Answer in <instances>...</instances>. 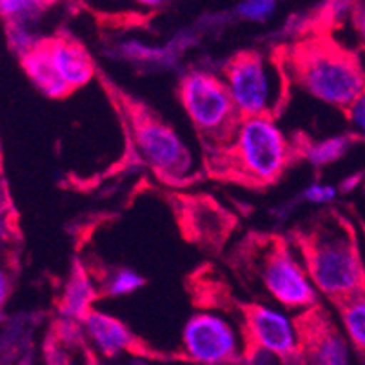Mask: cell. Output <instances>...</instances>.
Wrapping results in <instances>:
<instances>
[{
	"label": "cell",
	"instance_id": "2e32d148",
	"mask_svg": "<svg viewBox=\"0 0 365 365\" xmlns=\"http://www.w3.org/2000/svg\"><path fill=\"white\" fill-rule=\"evenodd\" d=\"M356 140L358 138L353 133H340V135H331V137L304 142L298 153L313 168H325V165L336 164L338 160H341L351 151Z\"/></svg>",
	"mask_w": 365,
	"mask_h": 365
},
{
	"label": "cell",
	"instance_id": "d4e9b609",
	"mask_svg": "<svg viewBox=\"0 0 365 365\" xmlns=\"http://www.w3.org/2000/svg\"><path fill=\"white\" fill-rule=\"evenodd\" d=\"M9 291H11V284H9V277L4 269L0 267V305L4 304L9 297Z\"/></svg>",
	"mask_w": 365,
	"mask_h": 365
},
{
	"label": "cell",
	"instance_id": "277c9868",
	"mask_svg": "<svg viewBox=\"0 0 365 365\" xmlns=\"http://www.w3.org/2000/svg\"><path fill=\"white\" fill-rule=\"evenodd\" d=\"M231 164L244 180L273 184L284 175L294 151L274 117L240 118L229 142Z\"/></svg>",
	"mask_w": 365,
	"mask_h": 365
},
{
	"label": "cell",
	"instance_id": "6da1fadb",
	"mask_svg": "<svg viewBox=\"0 0 365 365\" xmlns=\"http://www.w3.org/2000/svg\"><path fill=\"white\" fill-rule=\"evenodd\" d=\"M302 257L318 294L341 304L365 293V269L353 229L338 215L320 218L302 240Z\"/></svg>",
	"mask_w": 365,
	"mask_h": 365
},
{
	"label": "cell",
	"instance_id": "5bb4252c",
	"mask_svg": "<svg viewBox=\"0 0 365 365\" xmlns=\"http://www.w3.org/2000/svg\"><path fill=\"white\" fill-rule=\"evenodd\" d=\"M98 297L97 284L91 280L84 269H76L73 271L71 277L68 278L64 291H62L61 304H58V311H61V318L64 320H71L81 324L93 309H95V300Z\"/></svg>",
	"mask_w": 365,
	"mask_h": 365
},
{
	"label": "cell",
	"instance_id": "52a82bcc",
	"mask_svg": "<svg viewBox=\"0 0 365 365\" xmlns=\"http://www.w3.org/2000/svg\"><path fill=\"white\" fill-rule=\"evenodd\" d=\"M131 135L140 160L158 177L169 182H184L191 177L193 153L171 125L148 113H137L131 122Z\"/></svg>",
	"mask_w": 365,
	"mask_h": 365
},
{
	"label": "cell",
	"instance_id": "8992f818",
	"mask_svg": "<svg viewBox=\"0 0 365 365\" xmlns=\"http://www.w3.org/2000/svg\"><path fill=\"white\" fill-rule=\"evenodd\" d=\"M182 353L198 365H231L244 360L249 344L231 318L217 311H198L184 324Z\"/></svg>",
	"mask_w": 365,
	"mask_h": 365
},
{
	"label": "cell",
	"instance_id": "5b68a950",
	"mask_svg": "<svg viewBox=\"0 0 365 365\" xmlns=\"http://www.w3.org/2000/svg\"><path fill=\"white\" fill-rule=\"evenodd\" d=\"M178 98L189 122L211 144L231 142L238 117L224 78L207 69L184 73L178 84Z\"/></svg>",
	"mask_w": 365,
	"mask_h": 365
},
{
	"label": "cell",
	"instance_id": "603a6c76",
	"mask_svg": "<svg viewBox=\"0 0 365 365\" xmlns=\"http://www.w3.org/2000/svg\"><path fill=\"white\" fill-rule=\"evenodd\" d=\"M349 21L353 24L354 31L358 33V36H360L365 44V2H353Z\"/></svg>",
	"mask_w": 365,
	"mask_h": 365
},
{
	"label": "cell",
	"instance_id": "cb8c5ba5",
	"mask_svg": "<svg viewBox=\"0 0 365 365\" xmlns=\"http://www.w3.org/2000/svg\"><path fill=\"white\" fill-rule=\"evenodd\" d=\"M361 182V175L354 173V175H349L347 178L340 182V187H338V193H351L354 189L358 187V184Z\"/></svg>",
	"mask_w": 365,
	"mask_h": 365
},
{
	"label": "cell",
	"instance_id": "e0dca14e",
	"mask_svg": "<svg viewBox=\"0 0 365 365\" xmlns=\"http://www.w3.org/2000/svg\"><path fill=\"white\" fill-rule=\"evenodd\" d=\"M338 305H340V320L344 327L341 333L349 341L351 349L365 358V293L356 294Z\"/></svg>",
	"mask_w": 365,
	"mask_h": 365
},
{
	"label": "cell",
	"instance_id": "ba28073f",
	"mask_svg": "<svg viewBox=\"0 0 365 365\" xmlns=\"http://www.w3.org/2000/svg\"><path fill=\"white\" fill-rule=\"evenodd\" d=\"M258 278L265 293L282 309L307 313L317 307L318 291L313 280L304 262L285 244L269 245L258 267Z\"/></svg>",
	"mask_w": 365,
	"mask_h": 365
},
{
	"label": "cell",
	"instance_id": "7a4b0ae2",
	"mask_svg": "<svg viewBox=\"0 0 365 365\" xmlns=\"http://www.w3.org/2000/svg\"><path fill=\"white\" fill-rule=\"evenodd\" d=\"M285 75L309 97L347 109L365 89V71L354 53L329 41H307L284 56Z\"/></svg>",
	"mask_w": 365,
	"mask_h": 365
},
{
	"label": "cell",
	"instance_id": "d6986e66",
	"mask_svg": "<svg viewBox=\"0 0 365 365\" xmlns=\"http://www.w3.org/2000/svg\"><path fill=\"white\" fill-rule=\"evenodd\" d=\"M145 280L138 271L131 267H117L111 269L104 274L101 284V291L106 297L122 298L137 293L144 287Z\"/></svg>",
	"mask_w": 365,
	"mask_h": 365
},
{
	"label": "cell",
	"instance_id": "30bf717a",
	"mask_svg": "<svg viewBox=\"0 0 365 365\" xmlns=\"http://www.w3.org/2000/svg\"><path fill=\"white\" fill-rule=\"evenodd\" d=\"M302 351L298 365H351V345L327 318L314 314L300 322Z\"/></svg>",
	"mask_w": 365,
	"mask_h": 365
},
{
	"label": "cell",
	"instance_id": "7402d4cb",
	"mask_svg": "<svg viewBox=\"0 0 365 365\" xmlns=\"http://www.w3.org/2000/svg\"><path fill=\"white\" fill-rule=\"evenodd\" d=\"M345 115H347L351 133L356 138L365 140V89L360 93V97L345 109Z\"/></svg>",
	"mask_w": 365,
	"mask_h": 365
},
{
	"label": "cell",
	"instance_id": "3957f363",
	"mask_svg": "<svg viewBox=\"0 0 365 365\" xmlns=\"http://www.w3.org/2000/svg\"><path fill=\"white\" fill-rule=\"evenodd\" d=\"M238 117H274L284 104L287 75L284 64L260 51H242L222 73Z\"/></svg>",
	"mask_w": 365,
	"mask_h": 365
},
{
	"label": "cell",
	"instance_id": "484cf974",
	"mask_svg": "<svg viewBox=\"0 0 365 365\" xmlns=\"http://www.w3.org/2000/svg\"><path fill=\"white\" fill-rule=\"evenodd\" d=\"M356 55H358V58H360V64H361V68H364V71H365V44H361L360 53H356Z\"/></svg>",
	"mask_w": 365,
	"mask_h": 365
},
{
	"label": "cell",
	"instance_id": "7c38bea8",
	"mask_svg": "<svg viewBox=\"0 0 365 365\" xmlns=\"http://www.w3.org/2000/svg\"><path fill=\"white\" fill-rule=\"evenodd\" d=\"M81 329L91 351L104 358L128 353L135 344V336L124 322L97 307L81 322Z\"/></svg>",
	"mask_w": 365,
	"mask_h": 365
},
{
	"label": "cell",
	"instance_id": "ac0fdd59",
	"mask_svg": "<svg viewBox=\"0 0 365 365\" xmlns=\"http://www.w3.org/2000/svg\"><path fill=\"white\" fill-rule=\"evenodd\" d=\"M49 2H38V0H0V16L4 19L6 26H22V28L33 29L46 9L51 8Z\"/></svg>",
	"mask_w": 365,
	"mask_h": 365
},
{
	"label": "cell",
	"instance_id": "4fadbf2b",
	"mask_svg": "<svg viewBox=\"0 0 365 365\" xmlns=\"http://www.w3.org/2000/svg\"><path fill=\"white\" fill-rule=\"evenodd\" d=\"M46 365H95L81 324L64 318L56 322L46 344Z\"/></svg>",
	"mask_w": 365,
	"mask_h": 365
},
{
	"label": "cell",
	"instance_id": "ffe728a7",
	"mask_svg": "<svg viewBox=\"0 0 365 365\" xmlns=\"http://www.w3.org/2000/svg\"><path fill=\"white\" fill-rule=\"evenodd\" d=\"M278 4L273 0H244L235 6V15L251 24H265L277 15Z\"/></svg>",
	"mask_w": 365,
	"mask_h": 365
},
{
	"label": "cell",
	"instance_id": "44dd1931",
	"mask_svg": "<svg viewBox=\"0 0 365 365\" xmlns=\"http://www.w3.org/2000/svg\"><path fill=\"white\" fill-rule=\"evenodd\" d=\"M338 187L331 184H322V182H313L302 191V198L307 204L313 205H327L336 200Z\"/></svg>",
	"mask_w": 365,
	"mask_h": 365
},
{
	"label": "cell",
	"instance_id": "9c48e42d",
	"mask_svg": "<svg viewBox=\"0 0 365 365\" xmlns=\"http://www.w3.org/2000/svg\"><path fill=\"white\" fill-rule=\"evenodd\" d=\"M244 333L249 351L269 354L285 364H298L302 351L300 320L278 305L255 304L245 309Z\"/></svg>",
	"mask_w": 365,
	"mask_h": 365
},
{
	"label": "cell",
	"instance_id": "9a60e30c",
	"mask_svg": "<svg viewBox=\"0 0 365 365\" xmlns=\"http://www.w3.org/2000/svg\"><path fill=\"white\" fill-rule=\"evenodd\" d=\"M21 58L26 76H28L29 81H31V84L35 86L44 97L53 98V101H62V98L71 95V91H69V89L62 84L61 78L56 76L42 42L36 46L35 49H31L28 55L21 56Z\"/></svg>",
	"mask_w": 365,
	"mask_h": 365
},
{
	"label": "cell",
	"instance_id": "8fae6325",
	"mask_svg": "<svg viewBox=\"0 0 365 365\" xmlns=\"http://www.w3.org/2000/svg\"><path fill=\"white\" fill-rule=\"evenodd\" d=\"M48 58L56 76L69 91H76L88 86L95 76L91 56L82 44L69 36H51L42 41Z\"/></svg>",
	"mask_w": 365,
	"mask_h": 365
}]
</instances>
